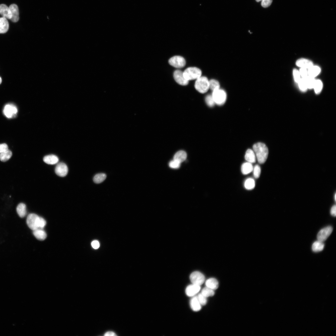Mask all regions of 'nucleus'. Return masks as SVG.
Returning <instances> with one entry per match:
<instances>
[{
  "label": "nucleus",
  "instance_id": "nucleus-1",
  "mask_svg": "<svg viewBox=\"0 0 336 336\" xmlns=\"http://www.w3.org/2000/svg\"><path fill=\"white\" fill-rule=\"evenodd\" d=\"M253 148L258 162L260 164L264 163L267 158L268 153V148L265 144L262 142H258L253 145Z\"/></svg>",
  "mask_w": 336,
  "mask_h": 336
},
{
  "label": "nucleus",
  "instance_id": "nucleus-2",
  "mask_svg": "<svg viewBox=\"0 0 336 336\" xmlns=\"http://www.w3.org/2000/svg\"><path fill=\"white\" fill-rule=\"evenodd\" d=\"M195 81L194 86L196 89L201 93L207 92L209 88V81L205 76H201Z\"/></svg>",
  "mask_w": 336,
  "mask_h": 336
},
{
  "label": "nucleus",
  "instance_id": "nucleus-3",
  "mask_svg": "<svg viewBox=\"0 0 336 336\" xmlns=\"http://www.w3.org/2000/svg\"><path fill=\"white\" fill-rule=\"evenodd\" d=\"M202 73L201 70L195 67L188 68L183 72L185 78L189 81L197 79L201 76Z\"/></svg>",
  "mask_w": 336,
  "mask_h": 336
},
{
  "label": "nucleus",
  "instance_id": "nucleus-4",
  "mask_svg": "<svg viewBox=\"0 0 336 336\" xmlns=\"http://www.w3.org/2000/svg\"><path fill=\"white\" fill-rule=\"evenodd\" d=\"M215 103L219 105L223 104L226 99V94L224 90L220 88L213 91L212 95Z\"/></svg>",
  "mask_w": 336,
  "mask_h": 336
},
{
  "label": "nucleus",
  "instance_id": "nucleus-5",
  "mask_svg": "<svg viewBox=\"0 0 336 336\" xmlns=\"http://www.w3.org/2000/svg\"><path fill=\"white\" fill-rule=\"evenodd\" d=\"M40 217L35 213H30L28 216L26 223L28 227L33 231L39 228Z\"/></svg>",
  "mask_w": 336,
  "mask_h": 336
},
{
  "label": "nucleus",
  "instance_id": "nucleus-6",
  "mask_svg": "<svg viewBox=\"0 0 336 336\" xmlns=\"http://www.w3.org/2000/svg\"><path fill=\"white\" fill-rule=\"evenodd\" d=\"M190 279L192 284L200 286L204 282L205 277L204 275L198 271H194L190 275Z\"/></svg>",
  "mask_w": 336,
  "mask_h": 336
},
{
  "label": "nucleus",
  "instance_id": "nucleus-7",
  "mask_svg": "<svg viewBox=\"0 0 336 336\" xmlns=\"http://www.w3.org/2000/svg\"><path fill=\"white\" fill-rule=\"evenodd\" d=\"M168 62L171 66L178 68L184 67L186 64L184 58L180 56H175L172 57L169 59Z\"/></svg>",
  "mask_w": 336,
  "mask_h": 336
},
{
  "label": "nucleus",
  "instance_id": "nucleus-8",
  "mask_svg": "<svg viewBox=\"0 0 336 336\" xmlns=\"http://www.w3.org/2000/svg\"><path fill=\"white\" fill-rule=\"evenodd\" d=\"M17 112V109L16 106L12 104H7L4 106L3 113L4 115L8 118H11L15 117Z\"/></svg>",
  "mask_w": 336,
  "mask_h": 336
},
{
  "label": "nucleus",
  "instance_id": "nucleus-9",
  "mask_svg": "<svg viewBox=\"0 0 336 336\" xmlns=\"http://www.w3.org/2000/svg\"><path fill=\"white\" fill-rule=\"evenodd\" d=\"M332 231L333 228L331 226H328L322 229L317 235L318 240L323 242L329 237Z\"/></svg>",
  "mask_w": 336,
  "mask_h": 336
},
{
  "label": "nucleus",
  "instance_id": "nucleus-10",
  "mask_svg": "<svg viewBox=\"0 0 336 336\" xmlns=\"http://www.w3.org/2000/svg\"><path fill=\"white\" fill-rule=\"evenodd\" d=\"M173 77L175 81L178 84L186 86L189 83V81L186 80L183 75V72L179 70H175L173 74Z\"/></svg>",
  "mask_w": 336,
  "mask_h": 336
},
{
  "label": "nucleus",
  "instance_id": "nucleus-11",
  "mask_svg": "<svg viewBox=\"0 0 336 336\" xmlns=\"http://www.w3.org/2000/svg\"><path fill=\"white\" fill-rule=\"evenodd\" d=\"M68 169L67 165L63 162H60L56 166L55 169V173L58 176L64 177L68 173Z\"/></svg>",
  "mask_w": 336,
  "mask_h": 336
},
{
  "label": "nucleus",
  "instance_id": "nucleus-12",
  "mask_svg": "<svg viewBox=\"0 0 336 336\" xmlns=\"http://www.w3.org/2000/svg\"><path fill=\"white\" fill-rule=\"evenodd\" d=\"M200 289V286L192 284L187 287L185 293L188 296L192 297L197 294Z\"/></svg>",
  "mask_w": 336,
  "mask_h": 336
},
{
  "label": "nucleus",
  "instance_id": "nucleus-13",
  "mask_svg": "<svg viewBox=\"0 0 336 336\" xmlns=\"http://www.w3.org/2000/svg\"><path fill=\"white\" fill-rule=\"evenodd\" d=\"M9 8L12 14V17L10 19L13 22H16L19 20V9L18 6L15 4H12L10 6Z\"/></svg>",
  "mask_w": 336,
  "mask_h": 336
},
{
  "label": "nucleus",
  "instance_id": "nucleus-14",
  "mask_svg": "<svg viewBox=\"0 0 336 336\" xmlns=\"http://www.w3.org/2000/svg\"><path fill=\"white\" fill-rule=\"evenodd\" d=\"M296 65L301 68L308 69L312 66L313 64L311 61L306 58H302L296 61Z\"/></svg>",
  "mask_w": 336,
  "mask_h": 336
},
{
  "label": "nucleus",
  "instance_id": "nucleus-15",
  "mask_svg": "<svg viewBox=\"0 0 336 336\" xmlns=\"http://www.w3.org/2000/svg\"><path fill=\"white\" fill-rule=\"evenodd\" d=\"M0 14L3 17L6 19H10L12 17V13L9 7L4 4L0 5Z\"/></svg>",
  "mask_w": 336,
  "mask_h": 336
},
{
  "label": "nucleus",
  "instance_id": "nucleus-16",
  "mask_svg": "<svg viewBox=\"0 0 336 336\" xmlns=\"http://www.w3.org/2000/svg\"><path fill=\"white\" fill-rule=\"evenodd\" d=\"M192 297L190 302L191 308L194 311H198L201 309V305L199 303L197 296H194Z\"/></svg>",
  "mask_w": 336,
  "mask_h": 336
},
{
  "label": "nucleus",
  "instance_id": "nucleus-17",
  "mask_svg": "<svg viewBox=\"0 0 336 336\" xmlns=\"http://www.w3.org/2000/svg\"><path fill=\"white\" fill-rule=\"evenodd\" d=\"M43 161L48 164L54 165L58 163L59 159L56 155L52 154L44 156L43 158Z\"/></svg>",
  "mask_w": 336,
  "mask_h": 336
},
{
  "label": "nucleus",
  "instance_id": "nucleus-18",
  "mask_svg": "<svg viewBox=\"0 0 336 336\" xmlns=\"http://www.w3.org/2000/svg\"><path fill=\"white\" fill-rule=\"evenodd\" d=\"M205 284L206 286L214 290L217 289L219 286L218 281L214 278H210L208 279L206 281Z\"/></svg>",
  "mask_w": 336,
  "mask_h": 336
},
{
  "label": "nucleus",
  "instance_id": "nucleus-19",
  "mask_svg": "<svg viewBox=\"0 0 336 336\" xmlns=\"http://www.w3.org/2000/svg\"><path fill=\"white\" fill-rule=\"evenodd\" d=\"M33 234L36 239L40 240H44L47 237L46 233L42 229L38 228L33 230Z\"/></svg>",
  "mask_w": 336,
  "mask_h": 336
},
{
  "label": "nucleus",
  "instance_id": "nucleus-20",
  "mask_svg": "<svg viewBox=\"0 0 336 336\" xmlns=\"http://www.w3.org/2000/svg\"><path fill=\"white\" fill-rule=\"evenodd\" d=\"M9 27V23L7 19L4 17H0V33H6L8 31Z\"/></svg>",
  "mask_w": 336,
  "mask_h": 336
},
{
  "label": "nucleus",
  "instance_id": "nucleus-21",
  "mask_svg": "<svg viewBox=\"0 0 336 336\" xmlns=\"http://www.w3.org/2000/svg\"><path fill=\"white\" fill-rule=\"evenodd\" d=\"M245 160L251 163H255L256 161V156L254 151L251 149H248L246 151L245 156Z\"/></svg>",
  "mask_w": 336,
  "mask_h": 336
},
{
  "label": "nucleus",
  "instance_id": "nucleus-22",
  "mask_svg": "<svg viewBox=\"0 0 336 336\" xmlns=\"http://www.w3.org/2000/svg\"><path fill=\"white\" fill-rule=\"evenodd\" d=\"M186 152L184 151L181 150L178 151L175 154L174 160L180 163L184 161L186 159Z\"/></svg>",
  "mask_w": 336,
  "mask_h": 336
},
{
  "label": "nucleus",
  "instance_id": "nucleus-23",
  "mask_svg": "<svg viewBox=\"0 0 336 336\" xmlns=\"http://www.w3.org/2000/svg\"><path fill=\"white\" fill-rule=\"evenodd\" d=\"M16 210L18 214L20 217H24L26 214V205L23 203H19L16 207Z\"/></svg>",
  "mask_w": 336,
  "mask_h": 336
},
{
  "label": "nucleus",
  "instance_id": "nucleus-24",
  "mask_svg": "<svg viewBox=\"0 0 336 336\" xmlns=\"http://www.w3.org/2000/svg\"><path fill=\"white\" fill-rule=\"evenodd\" d=\"M308 76L315 77L318 75L321 71V69L318 66L313 65L308 69Z\"/></svg>",
  "mask_w": 336,
  "mask_h": 336
},
{
  "label": "nucleus",
  "instance_id": "nucleus-25",
  "mask_svg": "<svg viewBox=\"0 0 336 336\" xmlns=\"http://www.w3.org/2000/svg\"><path fill=\"white\" fill-rule=\"evenodd\" d=\"M253 169L251 163L248 162L242 164L241 167V171L243 174L247 175L252 172Z\"/></svg>",
  "mask_w": 336,
  "mask_h": 336
},
{
  "label": "nucleus",
  "instance_id": "nucleus-26",
  "mask_svg": "<svg viewBox=\"0 0 336 336\" xmlns=\"http://www.w3.org/2000/svg\"><path fill=\"white\" fill-rule=\"evenodd\" d=\"M324 247V244L323 242L318 240L313 243L312 249L313 251L318 252L322 250Z\"/></svg>",
  "mask_w": 336,
  "mask_h": 336
},
{
  "label": "nucleus",
  "instance_id": "nucleus-27",
  "mask_svg": "<svg viewBox=\"0 0 336 336\" xmlns=\"http://www.w3.org/2000/svg\"><path fill=\"white\" fill-rule=\"evenodd\" d=\"M12 155V152L8 149L0 153V160L2 162H6L11 158Z\"/></svg>",
  "mask_w": 336,
  "mask_h": 336
},
{
  "label": "nucleus",
  "instance_id": "nucleus-28",
  "mask_svg": "<svg viewBox=\"0 0 336 336\" xmlns=\"http://www.w3.org/2000/svg\"><path fill=\"white\" fill-rule=\"evenodd\" d=\"M106 177V175L105 174L103 173H98L94 176L93 180L94 183L99 184L103 182Z\"/></svg>",
  "mask_w": 336,
  "mask_h": 336
},
{
  "label": "nucleus",
  "instance_id": "nucleus-29",
  "mask_svg": "<svg viewBox=\"0 0 336 336\" xmlns=\"http://www.w3.org/2000/svg\"><path fill=\"white\" fill-rule=\"evenodd\" d=\"M323 86V83L320 80H315L313 88L316 94H319L321 92Z\"/></svg>",
  "mask_w": 336,
  "mask_h": 336
},
{
  "label": "nucleus",
  "instance_id": "nucleus-30",
  "mask_svg": "<svg viewBox=\"0 0 336 336\" xmlns=\"http://www.w3.org/2000/svg\"><path fill=\"white\" fill-rule=\"evenodd\" d=\"M201 293L207 298L213 296L214 295V290L206 286L202 289Z\"/></svg>",
  "mask_w": 336,
  "mask_h": 336
},
{
  "label": "nucleus",
  "instance_id": "nucleus-31",
  "mask_svg": "<svg viewBox=\"0 0 336 336\" xmlns=\"http://www.w3.org/2000/svg\"><path fill=\"white\" fill-rule=\"evenodd\" d=\"M244 185L246 189L248 190L252 189L255 187L254 180L252 178H248L245 180Z\"/></svg>",
  "mask_w": 336,
  "mask_h": 336
},
{
  "label": "nucleus",
  "instance_id": "nucleus-32",
  "mask_svg": "<svg viewBox=\"0 0 336 336\" xmlns=\"http://www.w3.org/2000/svg\"><path fill=\"white\" fill-rule=\"evenodd\" d=\"M305 79L308 89L313 88L315 81V77L308 76Z\"/></svg>",
  "mask_w": 336,
  "mask_h": 336
},
{
  "label": "nucleus",
  "instance_id": "nucleus-33",
  "mask_svg": "<svg viewBox=\"0 0 336 336\" xmlns=\"http://www.w3.org/2000/svg\"><path fill=\"white\" fill-rule=\"evenodd\" d=\"M209 88L212 91L220 88V84L217 80L212 79L209 81Z\"/></svg>",
  "mask_w": 336,
  "mask_h": 336
},
{
  "label": "nucleus",
  "instance_id": "nucleus-34",
  "mask_svg": "<svg viewBox=\"0 0 336 336\" xmlns=\"http://www.w3.org/2000/svg\"><path fill=\"white\" fill-rule=\"evenodd\" d=\"M298 86L300 90L303 92L306 91L308 88L307 86L305 78H301L298 82Z\"/></svg>",
  "mask_w": 336,
  "mask_h": 336
},
{
  "label": "nucleus",
  "instance_id": "nucleus-35",
  "mask_svg": "<svg viewBox=\"0 0 336 336\" xmlns=\"http://www.w3.org/2000/svg\"><path fill=\"white\" fill-rule=\"evenodd\" d=\"M198 299L201 305H205L207 303V297L201 293L197 296Z\"/></svg>",
  "mask_w": 336,
  "mask_h": 336
},
{
  "label": "nucleus",
  "instance_id": "nucleus-36",
  "mask_svg": "<svg viewBox=\"0 0 336 336\" xmlns=\"http://www.w3.org/2000/svg\"><path fill=\"white\" fill-rule=\"evenodd\" d=\"M205 101L207 105L211 107H213L215 104L212 95H207L206 97Z\"/></svg>",
  "mask_w": 336,
  "mask_h": 336
},
{
  "label": "nucleus",
  "instance_id": "nucleus-37",
  "mask_svg": "<svg viewBox=\"0 0 336 336\" xmlns=\"http://www.w3.org/2000/svg\"><path fill=\"white\" fill-rule=\"evenodd\" d=\"M253 174L255 178L259 177L261 173V168L258 165H256L253 169Z\"/></svg>",
  "mask_w": 336,
  "mask_h": 336
},
{
  "label": "nucleus",
  "instance_id": "nucleus-38",
  "mask_svg": "<svg viewBox=\"0 0 336 336\" xmlns=\"http://www.w3.org/2000/svg\"><path fill=\"white\" fill-rule=\"evenodd\" d=\"M292 72L294 81L298 83L301 78L299 71L296 69H294Z\"/></svg>",
  "mask_w": 336,
  "mask_h": 336
},
{
  "label": "nucleus",
  "instance_id": "nucleus-39",
  "mask_svg": "<svg viewBox=\"0 0 336 336\" xmlns=\"http://www.w3.org/2000/svg\"><path fill=\"white\" fill-rule=\"evenodd\" d=\"M180 165V163L174 160L170 161L169 164V166L173 168H178Z\"/></svg>",
  "mask_w": 336,
  "mask_h": 336
},
{
  "label": "nucleus",
  "instance_id": "nucleus-40",
  "mask_svg": "<svg viewBox=\"0 0 336 336\" xmlns=\"http://www.w3.org/2000/svg\"><path fill=\"white\" fill-rule=\"evenodd\" d=\"M301 76L302 78H305L308 76L307 69L304 68H301L299 71Z\"/></svg>",
  "mask_w": 336,
  "mask_h": 336
},
{
  "label": "nucleus",
  "instance_id": "nucleus-41",
  "mask_svg": "<svg viewBox=\"0 0 336 336\" xmlns=\"http://www.w3.org/2000/svg\"><path fill=\"white\" fill-rule=\"evenodd\" d=\"M261 5L262 7L266 8L269 6L271 4L273 0H262Z\"/></svg>",
  "mask_w": 336,
  "mask_h": 336
},
{
  "label": "nucleus",
  "instance_id": "nucleus-42",
  "mask_svg": "<svg viewBox=\"0 0 336 336\" xmlns=\"http://www.w3.org/2000/svg\"><path fill=\"white\" fill-rule=\"evenodd\" d=\"M46 224L45 220L43 218L40 217L39 222V228L43 229Z\"/></svg>",
  "mask_w": 336,
  "mask_h": 336
},
{
  "label": "nucleus",
  "instance_id": "nucleus-43",
  "mask_svg": "<svg viewBox=\"0 0 336 336\" xmlns=\"http://www.w3.org/2000/svg\"><path fill=\"white\" fill-rule=\"evenodd\" d=\"M8 149L7 145L6 143L0 144V153Z\"/></svg>",
  "mask_w": 336,
  "mask_h": 336
},
{
  "label": "nucleus",
  "instance_id": "nucleus-44",
  "mask_svg": "<svg viewBox=\"0 0 336 336\" xmlns=\"http://www.w3.org/2000/svg\"><path fill=\"white\" fill-rule=\"evenodd\" d=\"M91 245L92 247L95 249H98L100 246V244L99 242L96 240L93 241L91 243Z\"/></svg>",
  "mask_w": 336,
  "mask_h": 336
},
{
  "label": "nucleus",
  "instance_id": "nucleus-45",
  "mask_svg": "<svg viewBox=\"0 0 336 336\" xmlns=\"http://www.w3.org/2000/svg\"><path fill=\"white\" fill-rule=\"evenodd\" d=\"M336 206L335 205H333L331 208L330 210L331 214L333 216L335 217L336 215Z\"/></svg>",
  "mask_w": 336,
  "mask_h": 336
},
{
  "label": "nucleus",
  "instance_id": "nucleus-46",
  "mask_svg": "<svg viewBox=\"0 0 336 336\" xmlns=\"http://www.w3.org/2000/svg\"><path fill=\"white\" fill-rule=\"evenodd\" d=\"M104 335L106 336H116V335L113 332H112V331H108V332H106L105 334Z\"/></svg>",
  "mask_w": 336,
  "mask_h": 336
},
{
  "label": "nucleus",
  "instance_id": "nucleus-47",
  "mask_svg": "<svg viewBox=\"0 0 336 336\" xmlns=\"http://www.w3.org/2000/svg\"><path fill=\"white\" fill-rule=\"evenodd\" d=\"M2 82V79L1 77H0V84H1Z\"/></svg>",
  "mask_w": 336,
  "mask_h": 336
},
{
  "label": "nucleus",
  "instance_id": "nucleus-48",
  "mask_svg": "<svg viewBox=\"0 0 336 336\" xmlns=\"http://www.w3.org/2000/svg\"><path fill=\"white\" fill-rule=\"evenodd\" d=\"M255 0L257 2H259V1H262V0Z\"/></svg>",
  "mask_w": 336,
  "mask_h": 336
},
{
  "label": "nucleus",
  "instance_id": "nucleus-49",
  "mask_svg": "<svg viewBox=\"0 0 336 336\" xmlns=\"http://www.w3.org/2000/svg\"><path fill=\"white\" fill-rule=\"evenodd\" d=\"M336 194H335V196H334V197H335V201H336Z\"/></svg>",
  "mask_w": 336,
  "mask_h": 336
}]
</instances>
